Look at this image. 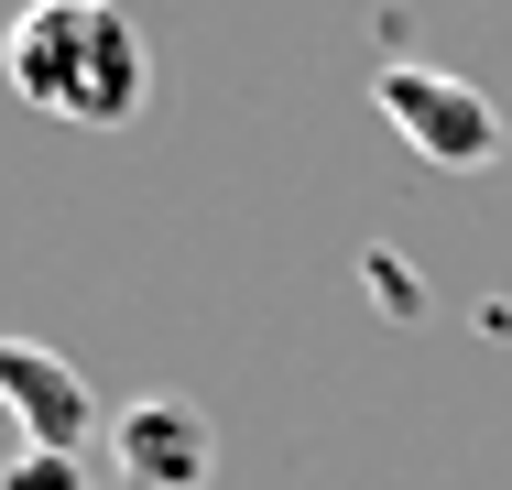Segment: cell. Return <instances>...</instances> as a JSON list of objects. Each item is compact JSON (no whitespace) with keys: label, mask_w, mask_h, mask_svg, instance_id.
I'll return each mask as SVG.
<instances>
[{"label":"cell","mask_w":512,"mask_h":490,"mask_svg":"<svg viewBox=\"0 0 512 490\" xmlns=\"http://www.w3.org/2000/svg\"><path fill=\"white\" fill-rule=\"evenodd\" d=\"M0 77H11L22 109H44V120L131 131L142 98H153V55H142L131 11H109V0H33V11L0 33Z\"/></svg>","instance_id":"obj_1"},{"label":"cell","mask_w":512,"mask_h":490,"mask_svg":"<svg viewBox=\"0 0 512 490\" xmlns=\"http://www.w3.org/2000/svg\"><path fill=\"white\" fill-rule=\"evenodd\" d=\"M371 109L404 131L436 175H480V164L502 153L491 88H469V77H447V66H382V77H371Z\"/></svg>","instance_id":"obj_2"},{"label":"cell","mask_w":512,"mask_h":490,"mask_svg":"<svg viewBox=\"0 0 512 490\" xmlns=\"http://www.w3.org/2000/svg\"><path fill=\"white\" fill-rule=\"evenodd\" d=\"M109 469H120V490H207L218 480V425L175 392H142V403L109 414Z\"/></svg>","instance_id":"obj_3"},{"label":"cell","mask_w":512,"mask_h":490,"mask_svg":"<svg viewBox=\"0 0 512 490\" xmlns=\"http://www.w3.org/2000/svg\"><path fill=\"white\" fill-rule=\"evenodd\" d=\"M0 403H11V436L22 447L88 458V436H99V392L77 382V360L44 349V338H0Z\"/></svg>","instance_id":"obj_4"},{"label":"cell","mask_w":512,"mask_h":490,"mask_svg":"<svg viewBox=\"0 0 512 490\" xmlns=\"http://www.w3.org/2000/svg\"><path fill=\"white\" fill-rule=\"evenodd\" d=\"M0 490H88V458H55V447H11Z\"/></svg>","instance_id":"obj_5"}]
</instances>
